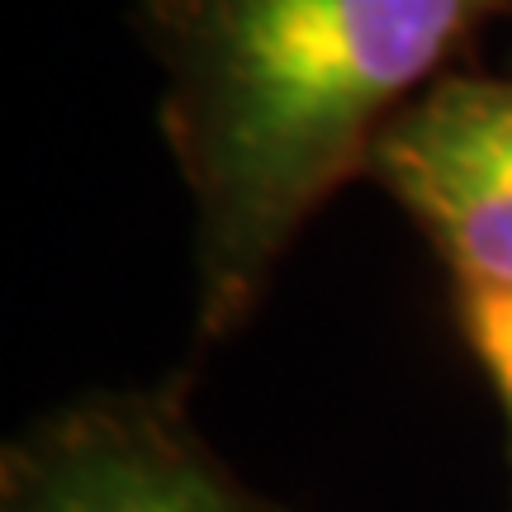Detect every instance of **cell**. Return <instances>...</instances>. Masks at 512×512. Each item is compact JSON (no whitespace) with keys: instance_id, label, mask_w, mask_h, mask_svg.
<instances>
[{"instance_id":"cell-4","label":"cell","mask_w":512,"mask_h":512,"mask_svg":"<svg viewBox=\"0 0 512 512\" xmlns=\"http://www.w3.org/2000/svg\"><path fill=\"white\" fill-rule=\"evenodd\" d=\"M460 323H465V337H470L484 375L494 380L512 422V290L460 285Z\"/></svg>"},{"instance_id":"cell-3","label":"cell","mask_w":512,"mask_h":512,"mask_svg":"<svg viewBox=\"0 0 512 512\" xmlns=\"http://www.w3.org/2000/svg\"><path fill=\"white\" fill-rule=\"evenodd\" d=\"M370 171L460 285L512 290V76H441L380 133Z\"/></svg>"},{"instance_id":"cell-1","label":"cell","mask_w":512,"mask_h":512,"mask_svg":"<svg viewBox=\"0 0 512 512\" xmlns=\"http://www.w3.org/2000/svg\"><path fill=\"white\" fill-rule=\"evenodd\" d=\"M512 0H138L200 219V337L256 309L313 209Z\"/></svg>"},{"instance_id":"cell-2","label":"cell","mask_w":512,"mask_h":512,"mask_svg":"<svg viewBox=\"0 0 512 512\" xmlns=\"http://www.w3.org/2000/svg\"><path fill=\"white\" fill-rule=\"evenodd\" d=\"M0 512H285L247 489L171 399L76 403L10 446Z\"/></svg>"}]
</instances>
